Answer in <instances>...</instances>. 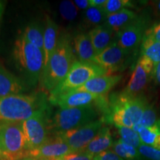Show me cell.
<instances>
[{
  "label": "cell",
  "mask_w": 160,
  "mask_h": 160,
  "mask_svg": "<svg viewBox=\"0 0 160 160\" xmlns=\"http://www.w3.org/2000/svg\"><path fill=\"white\" fill-rule=\"evenodd\" d=\"M58 29H59V27H58L57 24L51 18L49 17H46L45 32H44L43 48L45 67L48 62L50 58L57 47L58 39H59L58 38Z\"/></svg>",
  "instance_id": "cell-18"
},
{
  "label": "cell",
  "mask_w": 160,
  "mask_h": 160,
  "mask_svg": "<svg viewBox=\"0 0 160 160\" xmlns=\"http://www.w3.org/2000/svg\"><path fill=\"white\" fill-rule=\"evenodd\" d=\"M148 103L142 95L131 97L122 91L113 93L109 98L108 113L102 118L105 123L113 124L117 128H133L139 123Z\"/></svg>",
  "instance_id": "cell-2"
},
{
  "label": "cell",
  "mask_w": 160,
  "mask_h": 160,
  "mask_svg": "<svg viewBox=\"0 0 160 160\" xmlns=\"http://www.w3.org/2000/svg\"><path fill=\"white\" fill-rule=\"evenodd\" d=\"M112 148L124 160H144L137 148L125 143L121 139L114 142Z\"/></svg>",
  "instance_id": "cell-24"
},
{
  "label": "cell",
  "mask_w": 160,
  "mask_h": 160,
  "mask_svg": "<svg viewBox=\"0 0 160 160\" xmlns=\"http://www.w3.org/2000/svg\"><path fill=\"white\" fill-rule=\"evenodd\" d=\"M71 152L73 151L70 146L57 135L54 139H49L39 148L29 151L27 157L37 159L54 160Z\"/></svg>",
  "instance_id": "cell-14"
},
{
  "label": "cell",
  "mask_w": 160,
  "mask_h": 160,
  "mask_svg": "<svg viewBox=\"0 0 160 160\" xmlns=\"http://www.w3.org/2000/svg\"><path fill=\"white\" fill-rule=\"evenodd\" d=\"M107 0H90V5H91V7L103 8Z\"/></svg>",
  "instance_id": "cell-37"
},
{
  "label": "cell",
  "mask_w": 160,
  "mask_h": 160,
  "mask_svg": "<svg viewBox=\"0 0 160 160\" xmlns=\"http://www.w3.org/2000/svg\"><path fill=\"white\" fill-rule=\"evenodd\" d=\"M46 107L47 100L42 93L0 97V124L22 122Z\"/></svg>",
  "instance_id": "cell-4"
},
{
  "label": "cell",
  "mask_w": 160,
  "mask_h": 160,
  "mask_svg": "<svg viewBox=\"0 0 160 160\" xmlns=\"http://www.w3.org/2000/svg\"><path fill=\"white\" fill-rule=\"evenodd\" d=\"M150 22L151 16L148 12L138 14L131 24L116 33V42L122 48L133 54L142 44Z\"/></svg>",
  "instance_id": "cell-9"
},
{
  "label": "cell",
  "mask_w": 160,
  "mask_h": 160,
  "mask_svg": "<svg viewBox=\"0 0 160 160\" xmlns=\"http://www.w3.org/2000/svg\"><path fill=\"white\" fill-rule=\"evenodd\" d=\"M44 32L45 28L41 23L38 22H31L28 24L22 35L28 42L43 51Z\"/></svg>",
  "instance_id": "cell-22"
},
{
  "label": "cell",
  "mask_w": 160,
  "mask_h": 160,
  "mask_svg": "<svg viewBox=\"0 0 160 160\" xmlns=\"http://www.w3.org/2000/svg\"><path fill=\"white\" fill-rule=\"evenodd\" d=\"M137 16L138 14L132 10L123 9L117 13L108 16L105 23L117 33L131 24Z\"/></svg>",
  "instance_id": "cell-21"
},
{
  "label": "cell",
  "mask_w": 160,
  "mask_h": 160,
  "mask_svg": "<svg viewBox=\"0 0 160 160\" xmlns=\"http://www.w3.org/2000/svg\"><path fill=\"white\" fill-rule=\"evenodd\" d=\"M88 35L94 48L96 55L109 47L115 40L116 33L105 23L93 28Z\"/></svg>",
  "instance_id": "cell-17"
},
{
  "label": "cell",
  "mask_w": 160,
  "mask_h": 160,
  "mask_svg": "<svg viewBox=\"0 0 160 160\" xmlns=\"http://www.w3.org/2000/svg\"><path fill=\"white\" fill-rule=\"evenodd\" d=\"M140 48L142 56L151 59L154 66L160 62V42L143 38Z\"/></svg>",
  "instance_id": "cell-25"
},
{
  "label": "cell",
  "mask_w": 160,
  "mask_h": 160,
  "mask_svg": "<svg viewBox=\"0 0 160 160\" xmlns=\"http://www.w3.org/2000/svg\"><path fill=\"white\" fill-rule=\"evenodd\" d=\"M5 5H6V2L5 1H1V0H0V29H1L2 20L4 12H5Z\"/></svg>",
  "instance_id": "cell-38"
},
{
  "label": "cell",
  "mask_w": 160,
  "mask_h": 160,
  "mask_svg": "<svg viewBox=\"0 0 160 160\" xmlns=\"http://www.w3.org/2000/svg\"><path fill=\"white\" fill-rule=\"evenodd\" d=\"M122 75H105L95 77L74 91H86L98 95H106L121 81Z\"/></svg>",
  "instance_id": "cell-16"
},
{
  "label": "cell",
  "mask_w": 160,
  "mask_h": 160,
  "mask_svg": "<svg viewBox=\"0 0 160 160\" xmlns=\"http://www.w3.org/2000/svg\"><path fill=\"white\" fill-rule=\"evenodd\" d=\"M73 2H74L75 5H77L79 8L85 10V11L91 7L90 0H76Z\"/></svg>",
  "instance_id": "cell-35"
},
{
  "label": "cell",
  "mask_w": 160,
  "mask_h": 160,
  "mask_svg": "<svg viewBox=\"0 0 160 160\" xmlns=\"http://www.w3.org/2000/svg\"><path fill=\"white\" fill-rule=\"evenodd\" d=\"M0 160H3V159H0Z\"/></svg>",
  "instance_id": "cell-41"
},
{
  "label": "cell",
  "mask_w": 160,
  "mask_h": 160,
  "mask_svg": "<svg viewBox=\"0 0 160 160\" xmlns=\"http://www.w3.org/2000/svg\"><path fill=\"white\" fill-rule=\"evenodd\" d=\"M28 90V86L22 79L11 73L0 63V97L24 94Z\"/></svg>",
  "instance_id": "cell-15"
},
{
  "label": "cell",
  "mask_w": 160,
  "mask_h": 160,
  "mask_svg": "<svg viewBox=\"0 0 160 160\" xmlns=\"http://www.w3.org/2000/svg\"><path fill=\"white\" fill-rule=\"evenodd\" d=\"M142 144L160 150V120L157 125L149 128H140L137 131Z\"/></svg>",
  "instance_id": "cell-23"
},
{
  "label": "cell",
  "mask_w": 160,
  "mask_h": 160,
  "mask_svg": "<svg viewBox=\"0 0 160 160\" xmlns=\"http://www.w3.org/2000/svg\"><path fill=\"white\" fill-rule=\"evenodd\" d=\"M0 151L3 160H19L28 157L22 122L0 124Z\"/></svg>",
  "instance_id": "cell-7"
},
{
  "label": "cell",
  "mask_w": 160,
  "mask_h": 160,
  "mask_svg": "<svg viewBox=\"0 0 160 160\" xmlns=\"http://www.w3.org/2000/svg\"><path fill=\"white\" fill-rule=\"evenodd\" d=\"M159 120L160 119H157V112L154 105L148 103L144 110L142 115L140 118L139 123L132 129L137 132L140 128H149L157 125Z\"/></svg>",
  "instance_id": "cell-26"
},
{
  "label": "cell",
  "mask_w": 160,
  "mask_h": 160,
  "mask_svg": "<svg viewBox=\"0 0 160 160\" xmlns=\"http://www.w3.org/2000/svg\"><path fill=\"white\" fill-rule=\"evenodd\" d=\"M118 131H119V134L121 137L120 139L125 143L133 146L137 149L142 145L139 136L134 130L130 128H118Z\"/></svg>",
  "instance_id": "cell-28"
},
{
  "label": "cell",
  "mask_w": 160,
  "mask_h": 160,
  "mask_svg": "<svg viewBox=\"0 0 160 160\" xmlns=\"http://www.w3.org/2000/svg\"><path fill=\"white\" fill-rule=\"evenodd\" d=\"M153 11L156 15L160 17V1L153 2Z\"/></svg>",
  "instance_id": "cell-39"
},
{
  "label": "cell",
  "mask_w": 160,
  "mask_h": 160,
  "mask_svg": "<svg viewBox=\"0 0 160 160\" xmlns=\"http://www.w3.org/2000/svg\"><path fill=\"white\" fill-rule=\"evenodd\" d=\"M108 74L110 72L107 69L97 64L75 60L63 81L51 92L50 99L79 88L93 78Z\"/></svg>",
  "instance_id": "cell-5"
},
{
  "label": "cell",
  "mask_w": 160,
  "mask_h": 160,
  "mask_svg": "<svg viewBox=\"0 0 160 160\" xmlns=\"http://www.w3.org/2000/svg\"><path fill=\"white\" fill-rule=\"evenodd\" d=\"M93 160H124L119 155L117 154L112 150L103 151L102 153L96 154L93 157Z\"/></svg>",
  "instance_id": "cell-34"
},
{
  "label": "cell",
  "mask_w": 160,
  "mask_h": 160,
  "mask_svg": "<svg viewBox=\"0 0 160 160\" xmlns=\"http://www.w3.org/2000/svg\"><path fill=\"white\" fill-rule=\"evenodd\" d=\"M152 77L154 78L156 82L160 85V62L154 66Z\"/></svg>",
  "instance_id": "cell-36"
},
{
  "label": "cell",
  "mask_w": 160,
  "mask_h": 160,
  "mask_svg": "<svg viewBox=\"0 0 160 160\" xmlns=\"http://www.w3.org/2000/svg\"><path fill=\"white\" fill-rule=\"evenodd\" d=\"M59 11L62 17L68 21H73L77 14L75 4L71 1L62 2L59 6Z\"/></svg>",
  "instance_id": "cell-30"
},
{
  "label": "cell",
  "mask_w": 160,
  "mask_h": 160,
  "mask_svg": "<svg viewBox=\"0 0 160 160\" xmlns=\"http://www.w3.org/2000/svg\"><path fill=\"white\" fill-rule=\"evenodd\" d=\"M49 101L52 105L59 106L60 108L96 106L103 113L102 117H105L109 111V98L107 96L86 91H72L53 99H49Z\"/></svg>",
  "instance_id": "cell-8"
},
{
  "label": "cell",
  "mask_w": 160,
  "mask_h": 160,
  "mask_svg": "<svg viewBox=\"0 0 160 160\" xmlns=\"http://www.w3.org/2000/svg\"><path fill=\"white\" fill-rule=\"evenodd\" d=\"M94 156L86 153L85 151H77L66 154L59 159L54 160H93Z\"/></svg>",
  "instance_id": "cell-32"
},
{
  "label": "cell",
  "mask_w": 160,
  "mask_h": 160,
  "mask_svg": "<svg viewBox=\"0 0 160 160\" xmlns=\"http://www.w3.org/2000/svg\"><path fill=\"white\" fill-rule=\"evenodd\" d=\"M131 56L132 53L122 48L114 40L109 47L96 55L93 63L107 69L111 73L123 68Z\"/></svg>",
  "instance_id": "cell-13"
},
{
  "label": "cell",
  "mask_w": 160,
  "mask_h": 160,
  "mask_svg": "<svg viewBox=\"0 0 160 160\" xmlns=\"http://www.w3.org/2000/svg\"><path fill=\"white\" fill-rule=\"evenodd\" d=\"M74 48L79 61L93 62L96 53L88 33H80L76 36Z\"/></svg>",
  "instance_id": "cell-20"
},
{
  "label": "cell",
  "mask_w": 160,
  "mask_h": 160,
  "mask_svg": "<svg viewBox=\"0 0 160 160\" xmlns=\"http://www.w3.org/2000/svg\"><path fill=\"white\" fill-rule=\"evenodd\" d=\"M138 151L142 157L147 160H160V150L153 148L142 144L138 148Z\"/></svg>",
  "instance_id": "cell-31"
},
{
  "label": "cell",
  "mask_w": 160,
  "mask_h": 160,
  "mask_svg": "<svg viewBox=\"0 0 160 160\" xmlns=\"http://www.w3.org/2000/svg\"><path fill=\"white\" fill-rule=\"evenodd\" d=\"M48 107L36 112L32 117L22 122L28 151L39 148L44 145L48 138Z\"/></svg>",
  "instance_id": "cell-10"
},
{
  "label": "cell",
  "mask_w": 160,
  "mask_h": 160,
  "mask_svg": "<svg viewBox=\"0 0 160 160\" xmlns=\"http://www.w3.org/2000/svg\"><path fill=\"white\" fill-rule=\"evenodd\" d=\"M143 38L160 42V22L150 26L148 29L146 31Z\"/></svg>",
  "instance_id": "cell-33"
},
{
  "label": "cell",
  "mask_w": 160,
  "mask_h": 160,
  "mask_svg": "<svg viewBox=\"0 0 160 160\" xmlns=\"http://www.w3.org/2000/svg\"><path fill=\"white\" fill-rule=\"evenodd\" d=\"M133 5L128 0H107L103 9L107 15L117 13L127 8H133Z\"/></svg>",
  "instance_id": "cell-29"
},
{
  "label": "cell",
  "mask_w": 160,
  "mask_h": 160,
  "mask_svg": "<svg viewBox=\"0 0 160 160\" xmlns=\"http://www.w3.org/2000/svg\"><path fill=\"white\" fill-rule=\"evenodd\" d=\"M107 13L103 8L90 7L84 13V22L88 26H99L105 22Z\"/></svg>",
  "instance_id": "cell-27"
},
{
  "label": "cell",
  "mask_w": 160,
  "mask_h": 160,
  "mask_svg": "<svg viewBox=\"0 0 160 160\" xmlns=\"http://www.w3.org/2000/svg\"><path fill=\"white\" fill-rule=\"evenodd\" d=\"M0 159H2V157H1V151H0Z\"/></svg>",
  "instance_id": "cell-40"
},
{
  "label": "cell",
  "mask_w": 160,
  "mask_h": 160,
  "mask_svg": "<svg viewBox=\"0 0 160 160\" xmlns=\"http://www.w3.org/2000/svg\"><path fill=\"white\" fill-rule=\"evenodd\" d=\"M105 123V120L101 117L82 127L57 133V135L70 146L73 152L82 151L104 127Z\"/></svg>",
  "instance_id": "cell-11"
},
{
  "label": "cell",
  "mask_w": 160,
  "mask_h": 160,
  "mask_svg": "<svg viewBox=\"0 0 160 160\" xmlns=\"http://www.w3.org/2000/svg\"><path fill=\"white\" fill-rule=\"evenodd\" d=\"M13 58L22 79L28 88L35 87L40 82L45 67L43 51L20 35L13 45Z\"/></svg>",
  "instance_id": "cell-3"
},
{
  "label": "cell",
  "mask_w": 160,
  "mask_h": 160,
  "mask_svg": "<svg viewBox=\"0 0 160 160\" xmlns=\"http://www.w3.org/2000/svg\"><path fill=\"white\" fill-rule=\"evenodd\" d=\"M99 113L101 112L96 106L60 108L52 117L50 128L57 133H63L95 121Z\"/></svg>",
  "instance_id": "cell-6"
},
{
  "label": "cell",
  "mask_w": 160,
  "mask_h": 160,
  "mask_svg": "<svg viewBox=\"0 0 160 160\" xmlns=\"http://www.w3.org/2000/svg\"><path fill=\"white\" fill-rule=\"evenodd\" d=\"M74 61L71 37L62 31L53 54L44 68L40 79L42 88L50 92L55 89L66 77Z\"/></svg>",
  "instance_id": "cell-1"
},
{
  "label": "cell",
  "mask_w": 160,
  "mask_h": 160,
  "mask_svg": "<svg viewBox=\"0 0 160 160\" xmlns=\"http://www.w3.org/2000/svg\"><path fill=\"white\" fill-rule=\"evenodd\" d=\"M154 69V64L145 56H142L138 60L128 83L122 92L125 94L137 97L142 95L148 83L150 78L152 77Z\"/></svg>",
  "instance_id": "cell-12"
},
{
  "label": "cell",
  "mask_w": 160,
  "mask_h": 160,
  "mask_svg": "<svg viewBox=\"0 0 160 160\" xmlns=\"http://www.w3.org/2000/svg\"><path fill=\"white\" fill-rule=\"evenodd\" d=\"M113 145V141L111 130L108 127H103L82 151L95 156L98 153L109 150V148H112Z\"/></svg>",
  "instance_id": "cell-19"
}]
</instances>
